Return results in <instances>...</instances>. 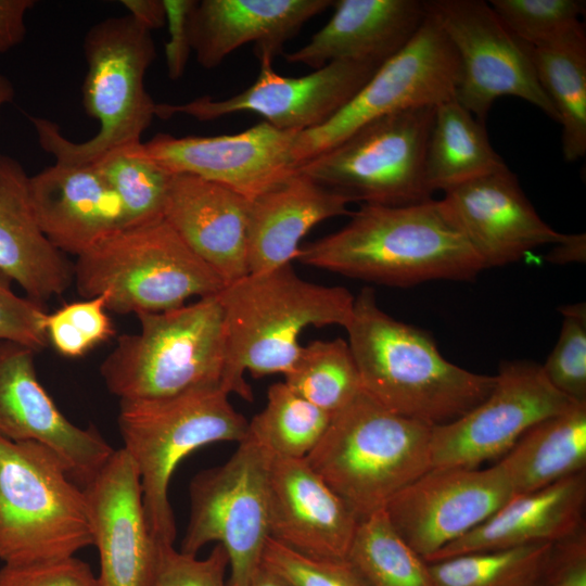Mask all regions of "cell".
<instances>
[{"instance_id": "4316f807", "label": "cell", "mask_w": 586, "mask_h": 586, "mask_svg": "<svg viewBox=\"0 0 586 586\" xmlns=\"http://www.w3.org/2000/svg\"><path fill=\"white\" fill-rule=\"evenodd\" d=\"M28 178L16 160L0 155V271L41 304L63 294L74 271L37 221Z\"/></svg>"}, {"instance_id": "7dc6e473", "label": "cell", "mask_w": 586, "mask_h": 586, "mask_svg": "<svg viewBox=\"0 0 586 586\" xmlns=\"http://www.w3.org/2000/svg\"><path fill=\"white\" fill-rule=\"evenodd\" d=\"M552 249L545 256L551 264L564 265L570 263H585L586 235L585 233L565 234L552 244Z\"/></svg>"}, {"instance_id": "f907efd6", "label": "cell", "mask_w": 586, "mask_h": 586, "mask_svg": "<svg viewBox=\"0 0 586 586\" xmlns=\"http://www.w3.org/2000/svg\"><path fill=\"white\" fill-rule=\"evenodd\" d=\"M14 98V87L11 80L0 72V110Z\"/></svg>"}, {"instance_id": "ffe728a7", "label": "cell", "mask_w": 586, "mask_h": 586, "mask_svg": "<svg viewBox=\"0 0 586 586\" xmlns=\"http://www.w3.org/2000/svg\"><path fill=\"white\" fill-rule=\"evenodd\" d=\"M358 522L305 458L271 457L270 538L306 557L346 560Z\"/></svg>"}, {"instance_id": "277c9868", "label": "cell", "mask_w": 586, "mask_h": 586, "mask_svg": "<svg viewBox=\"0 0 586 586\" xmlns=\"http://www.w3.org/2000/svg\"><path fill=\"white\" fill-rule=\"evenodd\" d=\"M84 53L87 73L82 104L99 124L97 133L74 142L52 120L29 116L40 146L56 163L91 165L137 146L155 117L156 103L144 85L146 71L156 58L150 30L128 14L105 18L87 31Z\"/></svg>"}, {"instance_id": "3957f363", "label": "cell", "mask_w": 586, "mask_h": 586, "mask_svg": "<svg viewBox=\"0 0 586 586\" xmlns=\"http://www.w3.org/2000/svg\"><path fill=\"white\" fill-rule=\"evenodd\" d=\"M225 323L221 388L253 400L244 379L289 372L308 327L337 324L345 329L355 296L343 286H328L301 278L292 264L228 283L218 293Z\"/></svg>"}, {"instance_id": "816d5d0a", "label": "cell", "mask_w": 586, "mask_h": 586, "mask_svg": "<svg viewBox=\"0 0 586 586\" xmlns=\"http://www.w3.org/2000/svg\"><path fill=\"white\" fill-rule=\"evenodd\" d=\"M539 586H545V585L540 584Z\"/></svg>"}, {"instance_id": "f546056e", "label": "cell", "mask_w": 586, "mask_h": 586, "mask_svg": "<svg viewBox=\"0 0 586 586\" xmlns=\"http://www.w3.org/2000/svg\"><path fill=\"white\" fill-rule=\"evenodd\" d=\"M505 167L489 142L485 124L455 98L435 106L425 157L426 181L433 193Z\"/></svg>"}, {"instance_id": "7bdbcfd3", "label": "cell", "mask_w": 586, "mask_h": 586, "mask_svg": "<svg viewBox=\"0 0 586 586\" xmlns=\"http://www.w3.org/2000/svg\"><path fill=\"white\" fill-rule=\"evenodd\" d=\"M0 586H99L90 565L74 557L0 568Z\"/></svg>"}, {"instance_id": "b9f144b4", "label": "cell", "mask_w": 586, "mask_h": 586, "mask_svg": "<svg viewBox=\"0 0 586 586\" xmlns=\"http://www.w3.org/2000/svg\"><path fill=\"white\" fill-rule=\"evenodd\" d=\"M11 282L0 271V341L17 343L38 353L48 344V314L41 304L14 293Z\"/></svg>"}, {"instance_id": "d590c367", "label": "cell", "mask_w": 586, "mask_h": 586, "mask_svg": "<svg viewBox=\"0 0 586 586\" xmlns=\"http://www.w3.org/2000/svg\"><path fill=\"white\" fill-rule=\"evenodd\" d=\"M139 145L114 152L94 165L118 196L125 228L164 218V206L171 174L143 155Z\"/></svg>"}, {"instance_id": "603a6c76", "label": "cell", "mask_w": 586, "mask_h": 586, "mask_svg": "<svg viewBox=\"0 0 586 586\" xmlns=\"http://www.w3.org/2000/svg\"><path fill=\"white\" fill-rule=\"evenodd\" d=\"M333 0H201L189 14L192 52L199 64L217 67L238 48L253 42L257 59L282 54L292 39Z\"/></svg>"}, {"instance_id": "7402d4cb", "label": "cell", "mask_w": 586, "mask_h": 586, "mask_svg": "<svg viewBox=\"0 0 586 586\" xmlns=\"http://www.w3.org/2000/svg\"><path fill=\"white\" fill-rule=\"evenodd\" d=\"M37 221L62 253L76 257L125 228L122 203L94 165L56 163L28 178Z\"/></svg>"}, {"instance_id": "c3c4849f", "label": "cell", "mask_w": 586, "mask_h": 586, "mask_svg": "<svg viewBox=\"0 0 586 586\" xmlns=\"http://www.w3.org/2000/svg\"><path fill=\"white\" fill-rule=\"evenodd\" d=\"M122 4L128 15L150 31L166 24L163 0H123Z\"/></svg>"}, {"instance_id": "6da1fadb", "label": "cell", "mask_w": 586, "mask_h": 586, "mask_svg": "<svg viewBox=\"0 0 586 586\" xmlns=\"http://www.w3.org/2000/svg\"><path fill=\"white\" fill-rule=\"evenodd\" d=\"M335 232L301 247L296 260L378 284L473 280L484 263L443 200L362 204Z\"/></svg>"}, {"instance_id": "f6af8a7d", "label": "cell", "mask_w": 586, "mask_h": 586, "mask_svg": "<svg viewBox=\"0 0 586 586\" xmlns=\"http://www.w3.org/2000/svg\"><path fill=\"white\" fill-rule=\"evenodd\" d=\"M194 0H163L168 40L165 43V60L170 79L180 78L192 52L189 34V14Z\"/></svg>"}, {"instance_id": "4fadbf2b", "label": "cell", "mask_w": 586, "mask_h": 586, "mask_svg": "<svg viewBox=\"0 0 586 586\" xmlns=\"http://www.w3.org/2000/svg\"><path fill=\"white\" fill-rule=\"evenodd\" d=\"M458 78L457 54L426 14L408 44L384 62L343 109L321 126L297 135L293 146L297 167L373 119L454 99Z\"/></svg>"}, {"instance_id": "ee69618b", "label": "cell", "mask_w": 586, "mask_h": 586, "mask_svg": "<svg viewBox=\"0 0 586 586\" xmlns=\"http://www.w3.org/2000/svg\"><path fill=\"white\" fill-rule=\"evenodd\" d=\"M542 584L545 586H586L585 527L552 543Z\"/></svg>"}, {"instance_id": "f1b7e54d", "label": "cell", "mask_w": 586, "mask_h": 586, "mask_svg": "<svg viewBox=\"0 0 586 586\" xmlns=\"http://www.w3.org/2000/svg\"><path fill=\"white\" fill-rule=\"evenodd\" d=\"M498 463L514 496L585 471L586 403H574L534 424Z\"/></svg>"}, {"instance_id": "7c38bea8", "label": "cell", "mask_w": 586, "mask_h": 586, "mask_svg": "<svg viewBox=\"0 0 586 586\" xmlns=\"http://www.w3.org/2000/svg\"><path fill=\"white\" fill-rule=\"evenodd\" d=\"M424 8L445 34L459 63L455 99L485 124L504 95L535 105L558 122L534 66L531 47L513 35L482 0H429Z\"/></svg>"}, {"instance_id": "ab89813d", "label": "cell", "mask_w": 586, "mask_h": 586, "mask_svg": "<svg viewBox=\"0 0 586 586\" xmlns=\"http://www.w3.org/2000/svg\"><path fill=\"white\" fill-rule=\"evenodd\" d=\"M262 563L292 586H367L347 560L306 557L269 538Z\"/></svg>"}, {"instance_id": "5bb4252c", "label": "cell", "mask_w": 586, "mask_h": 586, "mask_svg": "<svg viewBox=\"0 0 586 586\" xmlns=\"http://www.w3.org/2000/svg\"><path fill=\"white\" fill-rule=\"evenodd\" d=\"M574 403L548 382L540 365L504 361L485 399L461 417L433 425L432 468H476L501 457L534 424Z\"/></svg>"}, {"instance_id": "836d02e7", "label": "cell", "mask_w": 586, "mask_h": 586, "mask_svg": "<svg viewBox=\"0 0 586 586\" xmlns=\"http://www.w3.org/2000/svg\"><path fill=\"white\" fill-rule=\"evenodd\" d=\"M284 383L296 394L333 416L362 392L347 341L317 340L302 346Z\"/></svg>"}, {"instance_id": "484cf974", "label": "cell", "mask_w": 586, "mask_h": 586, "mask_svg": "<svg viewBox=\"0 0 586 586\" xmlns=\"http://www.w3.org/2000/svg\"><path fill=\"white\" fill-rule=\"evenodd\" d=\"M585 502L586 475L582 471L538 491L511 497L482 524L438 550L426 562L559 542L585 527Z\"/></svg>"}, {"instance_id": "7a4b0ae2", "label": "cell", "mask_w": 586, "mask_h": 586, "mask_svg": "<svg viewBox=\"0 0 586 586\" xmlns=\"http://www.w3.org/2000/svg\"><path fill=\"white\" fill-rule=\"evenodd\" d=\"M345 330L362 391L404 417L444 424L479 405L494 387L495 375L456 366L425 331L383 311L369 286L355 296Z\"/></svg>"}, {"instance_id": "44dd1931", "label": "cell", "mask_w": 586, "mask_h": 586, "mask_svg": "<svg viewBox=\"0 0 586 586\" xmlns=\"http://www.w3.org/2000/svg\"><path fill=\"white\" fill-rule=\"evenodd\" d=\"M444 193L442 200L485 268L517 262L527 252L555 244L564 235L539 217L508 167Z\"/></svg>"}, {"instance_id": "681fc988", "label": "cell", "mask_w": 586, "mask_h": 586, "mask_svg": "<svg viewBox=\"0 0 586 586\" xmlns=\"http://www.w3.org/2000/svg\"><path fill=\"white\" fill-rule=\"evenodd\" d=\"M246 586H292L285 578L263 563Z\"/></svg>"}, {"instance_id": "ba28073f", "label": "cell", "mask_w": 586, "mask_h": 586, "mask_svg": "<svg viewBox=\"0 0 586 586\" xmlns=\"http://www.w3.org/2000/svg\"><path fill=\"white\" fill-rule=\"evenodd\" d=\"M220 387L177 396L119 400L118 428L124 449L135 462L150 532L160 543L174 544L176 524L168 487L180 461L216 442H242L249 421Z\"/></svg>"}, {"instance_id": "8992f818", "label": "cell", "mask_w": 586, "mask_h": 586, "mask_svg": "<svg viewBox=\"0 0 586 586\" xmlns=\"http://www.w3.org/2000/svg\"><path fill=\"white\" fill-rule=\"evenodd\" d=\"M137 317L139 331L118 336L100 366L107 390L119 400L221 388L225 323L218 294Z\"/></svg>"}, {"instance_id": "60d3db41", "label": "cell", "mask_w": 586, "mask_h": 586, "mask_svg": "<svg viewBox=\"0 0 586 586\" xmlns=\"http://www.w3.org/2000/svg\"><path fill=\"white\" fill-rule=\"evenodd\" d=\"M228 566V555L218 544L206 558L198 559L161 543L150 586H227Z\"/></svg>"}, {"instance_id": "9a60e30c", "label": "cell", "mask_w": 586, "mask_h": 586, "mask_svg": "<svg viewBox=\"0 0 586 586\" xmlns=\"http://www.w3.org/2000/svg\"><path fill=\"white\" fill-rule=\"evenodd\" d=\"M258 61L257 78L243 91L227 99L203 95L180 104L156 103L155 116L166 119L180 114L207 122L247 112L278 129L303 132L334 116L381 66L342 60L302 77H286L273 71L270 58Z\"/></svg>"}, {"instance_id": "d6986e66", "label": "cell", "mask_w": 586, "mask_h": 586, "mask_svg": "<svg viewBox=\"0 0 586 586\" xmlns=\"http://www.w3.org/2000/svg\"><path fill=\"white\" fill-rule=\"evenodd\" d=\"M82 489L99 553V586H150L161 543L150 532L129 454L114 450Z\"/></svg>"}, {"instance_id": "52a82bcc", "label": "cell", "mask_w": 586, "mask_h": 586, "mask_svg": "<svg viewBox=\"0 0 586 586\" xmlns=\"http://www.w3.org/2000/svg\"><path fill=\"white\" fill-rule=\"evenodd\" d=\"M73 271L82 297L104 294L118 314L166 311L226 285L164 218L116 231L77 256Z\"/></svg>"}, {"instance_id": "d4e9b609", "label": "cell", "mask_w": 586, "mask_h": 586, "mask_svg": "<svg viewBox=\"0 0 586 586\" xmlns=\"http://www.w3.org/2000/svg\"><path fill=\"white\" fill-rule=\"evenodd\" d=\"M328 23L300 49L283 54L315 69L333 61L382 65L413 38L425 20L424 1L334 0Z\"/></svg>"}, {"instance_id": "bcb514c9", "label": "cell", "mask_w": 586, "mask_h": 586, "mask_svg": "<svg viewBox=\"0 0 586 586\" xmlns=\"http://www.w3.org/2000/svg\"><path fill=\"white\" fill-rule=\"evenodd\" d=\"M34 4L33 0H0V55L24 40L25 17Z\"/></svg>"}, {"instance_id": "1f68e13d", "label": "cell", "mask_w": 586, "mask_h": 586, "mask_svg": "<svg viewBox=\"0 0 586 586\" xmlns=\"http://www.w3.org/2000/svg\"><path fill=\"white\" fill-rule=\"evenodd\" d=\"M346 560L367 586H435L429 563L395 531L384 509L359 520Z\"/></svg>"}, {"instance_id": "83f0119b", "label": "cell", "mask_w": 586, "mask_h": 586, "mask_svg": "<svg viewBox=\"0 0 586 586\" xmlns=\"http://www.w3.org/2000/svg\"><path fill=\"white\" fill-rule=\"evenodd\" d=\"M352 202L297 170L251 201L246 238L249 273L292 264L302 239L327 219L349 216Z\"/></svg>"}, {"instance_id": "9c48e42d", "label": "cell", "mask_w": 586, "mask_h": 586, "mask_svg": "<svg viewBox=\"0 0 586 586\" xmlns=\"http://www.w3.org/2000/svg\"><path fill=\"white\" fill-rule=\"evenodd\" d=\"M90 545L85 493L62 458L40 443L0 437V560H60Z\"/></svg>"}, {"instance_id": "f35d334b", "label": "cell", "mask_w": 586, "mask_h": 586, "mask_svg": "<svg viewBox=\"0 0 586 586\" xmlns=\"http://www.w3.org/2000/svg\"><path fill=\"white\" fill-rule=\"evenodd\" d=\"M559 339L542 366L548 382L575 403H586V306L576 303L560 308Z\"/></svg>"}, {"instance_id": "74e56055", "label": "cell", "mask_w": 586, "mask_h": 586, "mask_svg": "<svg viewBox=\"0 0 586 586\" xmlns=\"http://www.w3.org/2000/svg\"><path fill=\"white\" fill-rule=\"evenodd\" d=\"M106 310L104 294L64 304L47 316L48 343L64 357L84 356L115 334Z\"/></svg>"}, {"instance_id": "2e32d148", "label": "cell", "mask_w": 586, "mask_h": 586, "mask_svg": "<svg viewBox=\"0 0 586 586\" xmlns=\"http://www.w3.org/2000/svg\"><path fill=\"white\" fill-rule=\"evenodd\" d=\"M513 496L498 462L483 469L435 467L394 495L384 511L400 537L428 561Z\"/></svg>"}, {"instance_id": "cb8c5ba5", "label": "cell", "mask_w": 586, "mask_h": 586, "mask_svg": "<svg viewBox=\"0 0 586 586\" xmlns=\"http://www.w3.org/2000/svg\"><path fill=\"white\" fill-rule=\"evenodd\" d=\"M250 207V200L221 184L171 174L163 217L228 284L249 275Z\"/></svg>"}, {"instance_id": "e575fe53", "label": "cell", "mask_w": 586, "mask_h": 586, "mask_svg": "<svg viewBox=\"0 0 586 586\" xmlns=\"http://www.w3.org/2000/svg\"><path fill=\"white\" fill-rule=\"evenodd\" d=\"M551 545L470 552L428 563L435 586H539Z\"/></svg>"}, {"instance_id": "4dcf8cb0", "label": "cell", "mask_w": 586, "mask_h": 586, "mask_svg": "<svg viewBox=\"0 0 586 586\" xmlns=\"http://www.w3.org/2000/svg\"><path fill=\"white\" fill-rule=\"evenodd\" d=\"M531 50L539 82L562 126L563 157L576 162L586 154L585 25L581 22Z\"/></svg>"}, {"instance_id": "8fae6325", "label": "cell", "mask_w": 586, "mask_h": 586, "mask_svg": "<svg viewBox=\"0 0 586 586\" xmlns=\"http://www.w3.org/2000/svg\"><path fill=\"white\" fill-rule=\"evenodd\" d=\"M272 455L246 436L222 464L191 481L190 517L181 552L196 556L208 543L229 559L227 586H246L260 568L269 531V467Z\"/></svg>"}, {"instance_id": "8d00e7d4", "label": "cell", "mask_w": 586, "mask_h": 586, "mask_svg": "<svg viewBox=\"0 0 586 586\" xmlns=\"http://www.w3.org/2000/svg\"><path fill=\"white\" fill-rule=\"evenodd\" d=\"M499 18L530 47L544 44L581 23V0H491Z\"/></svg>"}, {"instance_id": "ac0fdd59", "label": "cell", "mask_w": 586, "mask_h": 586, "mask_svg": "<svg viewBox=\"0 0 586 586\" xmlns=\"http://www.w3.org/2000/svg\"><path fill=\"white\" fill-rule=\"evenodd\" d=\"M35 353L24 345L0 341V437L47 446L84 487L114 449L97 430L81 429L60 411L37 378Z\"/></svg>"}, {"instance_id": "d6a6232c", "label": "cell", "mask_w": 586, "mask_h": 586, "mask_svg": "<svg viewBox=\"0 0 586 586\" xmlns=\"http://www.w3.org/2000/svg\"><path fill=\"white\" fill-rule=\"evenodd\" d=\"M331 417L284 382H277L268 388L264 409L249 422L247 436L272 456L305 458L323 436Z\"/></svg>"}, {"instance_id": "5b68a950", "label": "cell", "mask_w": 586, "mask_h": 586, "mask_svg": "<svg viewBox=\"0 0 586 586\" xmlns=\"http://www.w3.org/2000/svg\"><path fill=\"white\" fill-rule=\"evenodd\" d=\"M432 428L362 391L331 417L305 460L361 520L432 468Z\"/></svg>"}, {"instance_id": "30bf717a", "label": "cell", "mask_w": 586, "mask_h": 586, "mask_svg": "<svg viewBox=\"0 0 586 586\" xmlns=\"http://www.w3.org/2000/svg\"><path fill=\"white\" fill-rule=\"evenodd\" d=\"M435 106L373 119L296 170L353 202L400 206L432 199L425 174Z\"/></svg>"}, {"instance_id": "e0dca14e", "label": "cell", "mask_w": 586, "mask_h": 586, "mask_svg": "<svg viewBox=\"0 0 586 586\" xmlns=\"http://www.w3.org/2000/svg\"><path fill=\"white\" fill-rule=\"evenodd\" d=\"M298 133L264 120L232 135L157 133L138 149L169 174L195 176L253 201L296 173Z\"/></svg>"}]
</instances>
